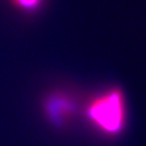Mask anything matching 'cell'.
I'll return each instance as SVG.
<instances>
[{"label":"cell","mask_w":146,"mask_h":146,"mask_svg":"<svg viewBox=\"0 0 146 146\" xmlns=\"http://www.w3.org/2000/svg\"><path fill=\"white\" fill-rule=\"evenodd\" d=\"M124 98L122 92L112 89L92 100L86 107L87 118L100 129L116 133L124 123Z\"/></svg>","instance_id":"6da1fadb"},{"label":"cell","mask_w":146,"mask_h":146,"mask_svg":"<svg viewBox=\"0 0 146 146\" xmlns=\"http://www.w3.org/2000/svg\"><path fill=\"white\" fill-rule=\"evenodd\" d=\"M44 111L48 119L55 126H62L74 115L76 104L74 99L62 92L48 95L44 101Z\"/></svg>","instance_id":"7a4b0ae2"},{"label":"cell","mask_w":146,"mask_h":146,"mask_svg":"<svg viewBox=\"0 0 146 146\" xmlns=\"http://www.w3.org/2000/svg\"><path fill=\"white\" fill-rule=\"evenodd\" d=\"M10 5L25 13H38L46 0H8Z\"/></svg>","instance_id":"3957f363"}]
</instances>
